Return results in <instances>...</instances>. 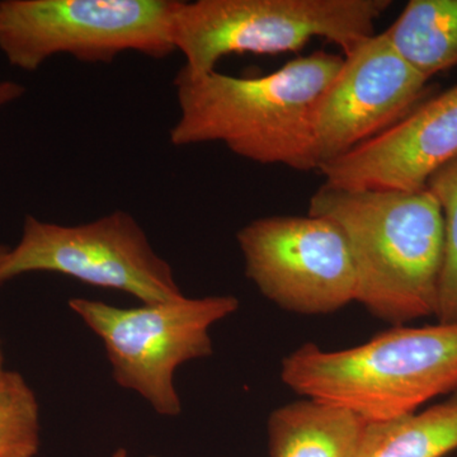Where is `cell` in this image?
I'll return each instance as SVG.
<instances>
[{"label":"cell","mask_w":457,"mask_h":457,"mask_svg":"<svg viewBox=\"0 0 457 457\" xmlns=\"http://www.w3.org/2000/svg\"><path fill=\"white\" fill-rule=\"evenodd\" d=\"M342 64L343 56L315 51L263 77L194 74L182 66L173 80L179 117L170 144L220 143L254 163L318 170L312 116Z\"/></svg>","instance_id":"6da1fadb"},{"label":"cell","mask_w":457,"mask_h":457,"mask_svg":"<svg viewBox=\"0 0 457 457\" xmlns=\"http://www.w3.org/2000/svg\"><path fill=\"white\" fill-rule=\"evenodd\" d=\"M309 215L341 228L356 270V303L403 326L435 317L444 258V216L428 189L348 191L323 185Z\"/></svg>","instance_id":"7a4b0ae2"},{"label":"cell","mask_w":457,"mask_h":457,"mask_svg":"<svg viewBox=\"0 0 457 457\" xmlns=\"http://www.w3.org/2000/svg\"><path fill=\"white\" fill-rule=\"evenodd\" d=\"M281 378L299 395L366 422L407 416L457 392V323L398 326L342 351L306 343L282 361Z\"/></svg>","instance_id":"3957f363"},{"label":"cell","mask_w":457,"mask_h":457,"mask_svg":"<svg viewBox=\"0 0 457 457\" xmlns=\"http://www.w3.org/2000/svg\"><path fill=\"white\" fill-rule=\"evenodd\" d=\"M390 0H197L179 2L173 18L176 51L194 74L216 71L231 54L293 53L326 38L343 56L375 35Z\"/></svg>","instance_id":"277c9868"},{"label":"cell","mask_w":457,"mask_h":457,"mask_svg":"<svg viewBox=\"0 0 457 457\" xmlns=\"http://www.w3.org/2000/svg\"><path fill=\"white\" fill-rule=\"evenodd\" d=\"M179 0H4L0 51L9 64L35 71L56 55L110 64L125 53L165 59L176 53Z\"/></svg>","instance_id":"5b68a950"},{"label":"cell","mask_w":457,"mask_h":457,"mask_svg":"<svg viewBox=\"0 0 457 457\" xmlns=\"http://www.w3.org/2000/svg\"><path fill=\"white\" fill-rule=\"evenodd\" d=\"M68 303L104 342L117 385L139 394L165 417L182 411L174 386L177 369L212 356L210 329L239 309V300L231 295L198 299L185 295L129 309L84 297H73Z\"/></svg>","instance_id":"8992f818"},{"label":"cell","mask_w":457,"mask_h":457,"mask_svg":"<svg viewBox=\"0 0 457 457\" xmlns=\"http://www.w3.org/2000/svg\"><path fill=\"white\" fill-rule=\"evenodd\" d=\"M29 272L62 273L143 303L185 296L173 269L156 253L137 219L123 210L80 225L27 215L22 237L0 262V284Z\"/></svg>","instance_id":"52a82bcc"},{"label":"cell","mask_w":457,"mask_h":457,"mask_svg":"<svg viewBox=\"0 0 457 457\" xmlns=\"http://www.w3.org/2000/svg\"><path fill=\"white\" fill-rule=\"evenodd\" d=\"M246 278L284 311L330 314L356 302L357 278L347 240L318 216H270L237 234Z\"/></svg>","instance_id":"ba28073f"},{"label":"cell","mask_w":457,"mask_h":457,"mask_svg":"<svg viewBox=\"0 0 457 457\" xmlns=\"http://www.w3.org/2000/svg\"><path fill=\"white\" fill-rule=\"evenodd\" d=\"M429 90L428 78L400 56L385 32L361 41L343 56L315 106L318 170L398 125L428 99Z\"/></svg>","instance_id":"9c48e42d"},{"label":"cell","mask_w":457,"mask_h":457,"mask_svg":"<svg viewBox=\"0 0 457 457\" xmlns=\"http://www.w3.org/2000/svg\"><path fill=\"white\" fill-rule=\"evenodd\" d=\"M457 155V84L398 125L321 165L324 185L348 191H420Z\"/></svg>","instance_id":"30bf717a"},{"label":"cell","mask_w":457,"mask_h":457,"mask_svg":"<svg viewBox=\"0 0 457 457\" xmlns=\"http://www.w3.org/2000/svg\"><path fill=\"white\" fill-rule=\"evenodd\" d=\"M366 420L345 409L305 398L272 411L270 457H357Z\"/></svg>","instance_id":"8fae6325"},{"label":"cell","mask_w":457,"mask_h":457,"mask_svg":"<svg viewBox=\"0 0 457 457\" xmlns=\"http://www.w3.org/2000/svg\"><path fill=\"white\" fill-rule=\"evenodd\" d=\"M394 49L420 74L457 68V0H411L385 31Z\"/></svg>","instance_id":"7c38bea8"},{"label":"cell","mask_w":457,"mask_h":457,"mask_svg":"<svg viewBox=\"0 0 457 457\" xmlns=\"http://www.w3.org/2000/svg\"><path fill=\"white\" fill-rule=\"evenodd\" d=\"M457 450V392L394 420L366 422L357 457H444Z\"/></svg>","instance_id":"4fadbf2b"},{"label":"cell","mask_w":457,"mask_h":457,"mask_svg":"<svg viewBox=\"0 0 457 457\" xmlns=\"http://www.w3.org/2000/svg\"><path fill=\"white\" fill-rule=\"evenodd\" d=\"M40 447V408L25 378L0 369V457H35Z\"/></svg>","instance_id":"5bb4252c"},{"label":"cell","mask_w":457,"mask_h":457,"mask_svg":"<svg viewBox=\"0 0 457 457\" xmlns=\"http://www.w3.org/2000/svg\"><path fill=\"white\" fill-rule=\"evenodd\" d=\"M426 188L444 216V258L435 317L438 323H457V155L429 177Z\"/></svg>","instance_id":"9a60e30c"},{"label":"cell","mask_w":457,"mask_h":457,"mask_svg":"<svg viewBox=\"0 0 457 457\" xmlns=\"http://www.w3.org/2000/svg\"><path fill=\"white\" fill-rule=\"evenodd\" d=\"M26 88L22 84L4 80L0 82V108L7 106L25 95Z\"/></svg>","instance_id":"2e32d148"},{"label":"cell","mask_w":457,"mask_h":457,"mask_svg":"<svg viewBox=\"0 0 457 457\" xmlns=\"http://www.w3.org/2000/svg\"><path fill=\"white\" fill-rule=\"evenodd\" d=\"M128 453L123 449L117 450L116 453H113L112 457H126Z\"/></svg>","instance_id":"e0dca14e"},{"label":"cell","mask_w":457,"mask_h":457,"mask_svg":"<svg viewBox=\"0 0 457 457\" xmlns=\"http://www.w3.org/2000/svg\"><path fill=\"white\" fill-rule=\"evenodd\" d=\"M8 248H5V246L0 245V262H2L3 257H4V254L7 253Z\"/></svg>","instance_id":"ac0fdd59"},{"label":"cell","mask_w":457,"mask_h":457,"mask_svg":"<svg viewBox=\"0 0 457 457\" xmlns=\"http://www.w3.org/2000/svg\"><path fill=\"white\" fill-rule=\"evenodd\" d=\"M3 360L4 357H3L2 341H0V369H3Z\"/></svg>","instance_id":"d6986e66"}]
</instances>
